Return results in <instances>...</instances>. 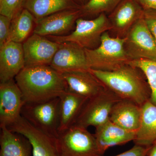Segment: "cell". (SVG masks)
Segmentation results:
<instances>
[{"label": "cell", "instance_id": "1", "mask_svg": "<svg viewBox=\"0 0 156 156\" xmlns=\"http://www.w3.org/2000/svg\"><path fill=\"white\" fill-rule=\"evenodd\" d=\"M14 80L26 103L48 101L60 97L68 90L61 73L50 66L25 67Z\"/></svg>", "mask_w": 156, "mask_h": 156}, {"label": "cell", "instance_id": "2", "mask_svg": "<svg viewBox=\"0 0 156 156\" xmlns=\"http://www.w3.org/2000/svg\"><path fill=\"white\" fill-rule=\"evenodd\" d=\"M90 70L107 89L122 100L141 106L150 100L149 86L144 74L138 68L127 64L112 71Z\"/></svg>", "mask_w": 156, "mask_h": 156}, {"label": "cell", "instance_id": "3", "mask_svg": "<svg viewBox=\"0 0 156 156\" xmlns=\"http://www.w3.org/2000/svg\"><path fill=\"white\" fill-rule=\"evenodd\" d=\"M126 38L112 36L108 31L101 37L100 45L94 49H85L90 69L112 71L131 61L124 48Z\"/></svg>", "mask_w": 156, "mask_h": 156}, {"label": "cell", "instance_id": "4", "mask_svg": "<svg viewBox=\"0 0 156 156\" xmlns=\"http://www.w3.org/2000/svg\"><path fill=\"white\" fill-rule=\"evenodd\" d=\"M112 28L108 17L102 13L93 19L79 18L76 21L75 29L67 35L46 37L57 43L70 42L84 49H94L100 45L102 35L110 31Z\"/></svg>", "mask_w": 156, "mask_h": 156}, {"label": "cell", "instance_id": "5", "mask_svg": "<svg viewBox=\"0 0 156 156\" xmlns=\"http://www.w3.org/2000/svg\"><path fill=\"white\" fill-rule=\"evenodd\" d=\"M61 156H102L94 134L87 128L73 125L57 138Z\"/></svg>", "mask_w": 156, "mask_h": 156}, {"label": "cell", "instance_id": "6", "mask_svg": "<svg viewBox=\"0 0 156 156\" xmlns=\"http://www.w3.org/2000/svg\"><path fill=\"white\" fill-rule=\"evenodd\" d=\"M59 98L41 103H26L21 115L33 126L50 136H58Z\"/></svg>", "mask_w": 156, "mask_h": 156}, {"label": "cell", "instance_id": "7", "mask_svg": "<svg viewBox=\"0 0 156 156\" xmlns=\"http://www.w3.org/2000/svg\"><path fill=\"white\" fill-rule=\"evenodd\" d=\"M122 100L106 89L100 94L88 99L74 125L87 128L90 126L96 128L102 125L109 120L113 108Z\"/></svg>", "mask_w": 156, "mask_h": 156}, {"label": "cell", "instance_id": "8", "mask_svg": "<svg viewBox=\"0 0 156 156\" xmlns=\"http://www.w3.org/2000/svg\"><path fill=\"white\" fill-rule=\"evenodd\" d=\"M125 38L124 48L131 61L156 60V41L143 17L133 25Z\"/></svg>", "mask_w": 156, "mask_h": 156}, {"label": "cell", "instance_id": "9", "mask_svg": "<svg viewBox=\"0 0 156 156\" xmlns=\"http://www.w3.org/2000/svg\"><path fill=\"white\" fill-rule=\"evenodd\" d=\"M8 128L28 140L32 147L33 156H61L56 137L36 128L22 116Z\"/></svg>", "mask_w": 156, "mask_h": 156}, {"label": "cell", "instance_id": "10", "mask_svg": "<svg viewBox=\"0 0 156 156\" xmlns=\"http://www.w3.org/2000/svg\"><path fill=\"white\" fill-rule=\"evenodd\" d=\"M25 104L14 79L0 83V128H8L15 122Z\"/></svg>", "mask_w": 156, "mask_h": 156}, {"label": "cell", "instance_id": "11", "mask_svg": "<svg viewBox=\"0 0 156 156\" xmlns=\"http://www.w3.org/2000/svg\"><path fill=\"white\" fill-rule=\"evenodd\" d=\"M25 67L50 66L60 43L33 33L22 44Z\"/></svg>", "mask_w": 156, "mask_h": 156}, {"label": "cell", "instance_id": "12", "mask_svg": "<svg viewBox=\"0 0 156 156\" xmlns=\"http://www.w3.org/2000/svg\"><path fill=\"white\" fill-rule=\"evenodd\" d=\"M80 8L59 11L37 20L34 33L44 37L68 35L82 17Z\"/></svg>", "mask_w": 156, "mask_h": 156}, {"label": "cell", "instance_id": "13", "mask_svg": "<svg viewBox=\"0 0 156 156\" xmlns=\"http://www.w3.org/2000/svg\"><path fill=\"white\" fill-rule=\"evenodd\" d=\"M143 13L136 0H123L108 16L114 37L126 38L131 27L142 18Z\"/></svg>", "mask_w": 156, "mask_h": 156}, {"label": "cell", "instance_id": "14", "mask_svg": "<svg viewBox=\"0 0 156 156\" xmlns=\"http://www.w3.org/2000/svg\"><path fill=\"white\" fill-rule=\"evenodd\" d=\"M50 66L60 73L90 69L85 49L70 42L60 43Z\"/></svg>", "mask_w": 156, "mask_h": 156}, {"label": "cell", "instance_id": "15", "mask_svg": "<svg viewBox=\"0 0 156 156\" xmlns=\"http://www.w3.org/2000/svg\"><path fill=\"white\" fill-rule=\"evenodd\" d=\"M61 73L67 83L68 90L88 99L100 94L107 89L90 69Z\"/></svg>", "mask_w": 156, "mask_h": 156}, {"label": "cell", "instance_id": "16", "mask_svg": "<svg viewBox=\"0 0 156 156\" xmlns=\"http://www.w3.org/2000/svg\"><path fill=\"white\" fill-rule=\"evenodd\" d=\"M25 66L22 44L8 41L0 48V82L15 79Z\"/></svg>", "mask_w": 156, "mask_h": 156}, {"label": "cell", "instance_id": "17", "mask_svg": "<svg viewBox=\"0 0 156 156\" xmlns=\"http://www.w3.org/2000/svg\"><path fill=\"white\" fill-rule=\"evenodd\" d=\"M136 133L125 130L109 120L96 127L94 134L101 154L103 155L109 147L133 141Z\"/></svg>", "mask_w": 156, "mask_h": 156}, {"label": "cell", "instance_id": "18", "mask_svg": "<svg viewBox=\"0 0 156 156\" xmlns=\"http://www.w3.org/2000/svg\"><path fill=\"white\" fill-rule=\"evenodd\" d=\"M142 116V106L126 100L117 102L113 108L109 120L127 131H138Z\"/></svg>", "mask_w": 156, "mask_h": 156}, {"label": "cell", "instance_id": "19", "mask_svg": "<svg viewBox=\"0 0 156 156\" xmlns=\"http://www.w3.org/2000/svg\"><path fill=\"white\" fill-rule=\"evenodd\" d=\"M59 98L60 133L74 125L88 98L68 90Z\"/></svg>", "mask_w": 156, "mask_h": 156}, {"label": "cell", "instance_id": "20", "mask_svg": "<svg viewBox=\"0 0 156 156\" xmlns=\"http://www.w3.org/2000/svg\"><path fill=\"white\" fill-rule=\"evenodd\" d=\"M133 141L136 145L146 147L156 141V106L149 100L142 106L140 126Z\"/></svg>", "mask_w": 156, "mask_h": 156}, {"label": "cell", "instance_id": "21", "mask_svg": "<svg viewBox=\"0 0 156 156\" xmlns=\"http://www.w3.org/2000/svg\"><path fill=\"white\" fill-rule=\"evenodd\" d=\"M1 130L0 156H31L32 147L27 138L7 127Z\"/></svg>", "mask_w": 156, "mask_h": 156}, {"label": "cell", "instance_id": "22", "mask_svg": "<svg viewBox=\"0 0 156 156\" xmlns=\"http://www.w3.org/2000/svg\"><path fill=\"white\" fill-rule=\"evenodd\" d=\"M80 8L74 0H25L23 5L37 21L56 12Z\"/></svg>", "mask_w": 156, "mask_h": 156}, {"label": "cell", "instance_id": "23", "mask_svg": "<svg viewBox=\"0 0 156 156\" xmlns=\"http://www.w3.org/2000/svg\"><path fill=\"white\" fill-rule=\"evenodd\" d=\"M36 23L31 13L23 8L11 20L8 41L22 44L34 33Z\"/></svg>", "mask_w": 156, "mask_h": 156}, {"label": "cell", "instance_id": "24", "mask_svg": "<svg viewBox=\"0 0 156 156\" xmlns=\"http://www.w3.org/2000/svg\"><path fill=\"white\" fill-rule=\"evenodd\" d=\"M128 64L138 68L145 75L151 90L150 101L156 106V60H132Z\"/></svg>", "mask_w": 156, "mask_h": 156}, {"label": "cell", "instance_id": "25", "mask_svg": "<svg viewBox=\"0 0 156 156\" xmlns=\"http://www.w3.org/2000/svg\"><path fill=\"white\" fill-rule=\"evenodd\" d=\"M123 0H89L81 6L82 17L98 16L102 13H110Z\"/></svg>", "mask_w": 156, "mask_h": 156}, {"label": "cell", "instance_id": "26", "mask_svg": "<svg viewBox=\"0 0 156 156\" xmlns=\"http://www.w3.org/2000/svg\"><path fill=\"white\" fill-rule=\"evenodd\" d=\"M25 0H0V14L12 20L23 8Z\"/></svg>", "mask_w": 156, "mask_h": 156}, {"label": "cell", "instance_id": "27", "mask_svg": "<svg viewBox=\"0 0 156 156\" xmlns=\"http://www.w3.org/2000/svg\"><path fill=\"white\" fill-rule=\"evenodd\" d=\"M11 20L4 15H0V48L8 42Z\"/></svg>", "mask_w": 156, "mask_h": 156}, {"label": "cell", "instance_id": "28", "mask_svg": "<svg viewBox=\"0 0 156 156\" xmlns=\"http://www.w3.org/2000/svg\"><path fill=\"white\" fill-rule=\"evenodd\" d=\"M143 17L156 41V11L144 9Z\"/></svg>", "mask_w": 156, "mask_h": 156}, {"label": "cell", "instance_id": "29", "mask_svg": "<svg viewBox=\"0 0 156 156\" xmlns=\"http://www.w3.org/2000/svg\"><path fill=\"white\" fill-rule=\"evenodd\" d=\"M149 148L150 147H146L135 144L129 150L115 156H147Z\"/></svg>", "mask_w": 156, "mask_h": 156}, {"label": "cell", "instance_id": "30", "mask_svg": "<svg viewBox=\"0 0 156 156\" xmlns=\"http://www.w3.org/2000/svg\"><path fill=\"white\" fill-rule=\"evenodd\" d=\"M144 10H154L156 11V0H136Z\"/></svg>", "mask_w": 156, "mask_h": 156}, {"label": "cell", "instance_id": "31", "mask_svg": "<svg viewBox=\"0 0 156 156\" xmlns=\"http://www.w3.org/2000/svg\"><path fill=\"white\" fill-rule=\"evenodd\" d=\"M147 156H156V141L150 147Z\"/></svg>", "mask_w": 156, "mask_h": 156}, {"label": "cell", "instance_id": "32", "mask_svg": "<svg viewBox=\"0 0 156 156\" xmlns=\"http://www.w3.org/2000/svg\"><path fill=\"white\" fill-rule=\"evenodd\" d=\"M79 5L82 6L87 4L89 0H74Z\"/></svg>", "mask_w": 156, "mask_h": 156}]
</instances>
